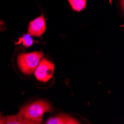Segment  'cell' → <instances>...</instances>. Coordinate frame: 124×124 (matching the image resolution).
I'll list each match as a JSON object with an SVG mask.
<instances>
[{
  "instance_id": "1",
  "label": "cell",
  "mask_w": 124,
  "mask_h": 124,
  "mask_svg": "<svg viewBox=\"0 0 124 124\" xmlns=\"http://www.w3.org/2000/svg\"><path fill=\"white\" fill-rule=\"evenodd\" d=\"M52 111L51 104L46 100H37L20 108L19 114L34 124L42 123V117L46 112Z\"/></svg>"
},
{
  "instance_id": "2",
  "label": "cell",
  "mask_w": 124,
  "mask_h": 124,
  "mask_svg": "<svg viewBox=\"0 0 124 124\" xmlns=\"http://www.w3.org/2000/svg\"><path fill=\"white\" fill-rule=\"evenodd\" d=\"M42 57L43 54L41 51L20 54L17 57L18 67L23 74L31 75L34 72Z\"/></svg>"
},
{
  "instance_id": "3",
  "label": "cell",
  "mask_w": 124,
  "mask_h": 124,
  "mask_svg": "<svg viewBox=\"0 0 124 124\" xmlns=\"http://www.w3.org/2000/svg\"><path fill=\"white\" fill-rule=\"evenodd\" d=\"M54 72V65L46 58H42L39 61L34 71V76L40 82L47 83L52 78Z\"/></svg>"
},
{
  "instance_id": "4",
  "label": "cell",
  "mask_w": 124,
  "mask_h": 124,
  "mask_svg": "<svg viewBox=\"0 0 124 124\" xmlns=\"http://www.w3.org/2000/svg\"><path fill=\"white\" fill-rule=\"evenodd\" d=\"M46 20L42 16H39L30 22L28 26V34L31 37H41L46 31Z\"/></svg>"
},
{
  "instance_id": "5",
  "label": "cell",
  "mask_w": 124,
  "mask_h": 124,
  "mask_svg": "<svg viewBox=\"0 0 124 124\" xmlns=\"http://www.w3.org/2000/svg\"><path fill=\"white\" fill-rule=\"evenodd\" d=\"M47 124H78L80 123L73 117L68 115H58L47 120Z\"/></svg>"
},
{
  "instance_id": "6",
  "label": "cell",
  "mask_w": 124,
  "mask_h": 124,
  "mask_svg": "<svg viewBox=\"0 0 124 124\" xmlns=\"http://www.w3.org/2000/svg\"><path fill=\"white\" fill-rule=\"evenodd\" d=\"M5 123L7 124H34L32 121L24 118L20 114L6 117Z\"/></svg>"
},
{
  "instance_id": "7",
  "label": "cell",
  "mask_w": 124,
  "mask_h": 124,
  "mask_svg": "<svg viewBox=\"0 0 124 124\" xmlns=\"http://www.w3.org/2000/svg\"><path fill=\"white\" fill-rule=\"evenodd\" d=\"M71 8L75 11H81L85 8L86 0H69Z\"/></svg>"
},
{
  "instance_id": "8",
  "label": "cell",
  "mask_w": 124,
  "mask_h": 124,
  "mask_svg": "<svg viewBox=\"0 0 124 124\" xmlns=\"http://www.w3.org/2000/svg\"><path fill=\"white\" fill-rule=\"evenodd\" d=\"M18 43H22V45L25 46V47H30L31 46L33 43V39L31 38V36L29 35V34H26L25 36L22 37L20 40L18 42Z\"/></svg>"
},
{
  "instance_id": "9",
  "label": "cell",
  "mask_w": 124,
  "mask_h": 124,
  "mask_svg": "<svg viewBox=\"0 0 124 124\" xmlns=\"http://www.w3.org/2000/svg\"><path fill=\"white\" fill-rule=\"evenodd\" d=\"M6 121V117L0 113V124H5Z\"/></svg>"
}]
</instances>
